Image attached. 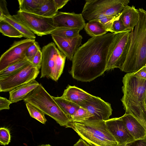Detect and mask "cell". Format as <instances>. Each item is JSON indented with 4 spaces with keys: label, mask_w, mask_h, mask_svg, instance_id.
<instances>
[{
    "label": "cell",
    "mask_w": 146,
    "mask_h": 146,
    "mask_svg": "<svg viewBox=\"0 0 146 146\" xmlns=\"http://www.w3.org/2000/svg\"><path fill=\"white\" fill-rule=\"evenodd\" d=\"M80 106L87 110L92 115L89 120L106 121L109 119L113 110L110 103L94 96Z\"/></svg>",
    "instance_id": "12"
},
{
    "label": "cell",
    "mask_w": 146,
    "mask_h": 146,
    "mask_svg": "<svg viewBox=\"0 0 146 146\" xmlns=\"http://www.w3.org/2000/svg\"><path fill=\"white\" fill-rule=\"evenodd\" d=\"M58 11L54 0H44L36 14L46 17L53 18L58 13Z\"/></svg>",
    "instance_id": "23"
},
{
    "label": "cell",
    "mask_w": 146,
    "mask_h": 146,
    "mask_svg": "<svg viewBox=\"0 0 146 146\" xmlns=\"http://www.w3.org/2000/svg\"><path fill=\"white\" fill-rule=\"evenodd\" d=\"M40 85L35 80L20 86L9 92V100L12 103L17 102L24 99Z\"/></svg>",
    "instance_id": "18"
},
{
    "label": "cell",
    "mask_w": 146,
    "mask_h": 146,
    "mask_svg": "<svg viewBox=\"0 0 146 146\" xmlns=\"http://www.w3.org/2000/svg\"><path fill=\"white\" fill-rule=\"evenodd\" d=\"M41 51L42 60L40 78L46 77L57 81L63 72L66 56L52 42L43 47Z\"/></svg>",
    "instance_id": "7"
},
{
    "label": "cell",
    "mask_w": 146,
    "mask_h": 146,
    "mask_svg": "<svg viewBox=\"0 0 146 146\" xmlns=\"http://www.w3.org/2000/svg\"><path fill=\"white\" fill-rule=\"evenodd\" d=\"M67 127L72 128L84 140L93 146H117L118 144L109 131L105 121L88 120L70 122Z\"/></svg>",
    "instance_id": "4"
},
{
    "label": "cell",
    "mask_w": 146,
    "mask_h": 146,
    "mask_svg": "<svg viewBox=\"0 0 146 146\" xmlns=\"http://www.w3.org/2000/svg\"><path fill=\"white\" fill-rule=\"evenodd\" d=\"M145 108L146 110V97L145 98Z\"/></svg>",
    "instance_id": "43"
},
{
    "label": "cell",
    "mask_w": 146,
    "mask_h": 146,
    "mask_svg": "<svg viewBox=\"0 0 146 146\" xmlns=\"http://www.w3.org/2000/svg\"></svg>",
    "instance_id": "45"
},
{
    "label": "cell",
    "mask_w": 146,
    "mask_h": 146,
    "mask_svg": "<svg viewBox=\"0 0 146 146\" xmlns=\"http://www.w3.org/2000/svg\"><path fill=\"white\" fill-rule=\"evenodd\" d=\"M4 20L13 26L23 35V37L27 39H35L36 36L22 23L13 15L3 17L0 20Z\"/></svg>",
    "instance_id": "20"
},
{
    "label": "cell",
    "mask_w": 146,
    "mask_h": 146,
    "mask_svg": "<svg viewBox=\"0 0 146 146\" xmlns=\"http://www.w3.org/2000/svg\"><path fill=\"white\" fill-rule=\"evenodd\" d=\"M40 50L38 43L36 41L27 49L25 54L26 58L31 63L34 56L38 51Z\"/></svg>",
    "instance_id": "32"
},
{
    "label": "cell",
    "mask_w": 146,
    "mask_h": 146,
    "mask_svg": "<svg viewBox=\"0 0 146 146\" xmlns=\"http://www.w3.org/2000/svg\"><path fill=\"white\" fill-rule=\"evenodd\" d=\"M117 17L112 16H102L96 18L94 20L99 21L105 27L108 32H110L112 23Z\"/></svg>",
    "instance_id": "31"
},
{
    "label": "cell",
    "mask_w": 146,
    "mask_h": 146,
    "mask_svg": "<svg viewBox=\"0 0 146 146\" xmlns=\"http://www.w3.org/2000/svg\"><path fill=\"white\" fill-rule=\"evenodd\" d=\"M135 77L142 79H146V66H143L137 72L132 73Z\"/></svg>",
    "instance_id": "38"
},
{
    "label": "cell",
    "mask_w": 146,
    "mask_h": 146,
    "mask_svg": "<svg viewBox=\"0 0 146 146\" xmlns=\"http://www.w3.org/2000/svg\"><path fill=\"white\" fill-rule=\"evenodd\" d=\"M92 116L87 110L80 107L72 116L70 121L74 122L81 123L89 120Z\"/></svg>",
    "instance_id": "28"
},
{
    "label": "cell",
    "mask_w": 146,
    "mask_h": 146,
    "mask_svg": "<svg viewBox=\"0 0 146 146\" xmlns=\"http://www.w3.org/2000/svg\"><path fill=\"white\" fill-rule=\"evenodd\" d=\"M137 23L131 31L130 44L125 61L120 69L132 73L146 65V11L138 9Z\"/></svg>",
    "instance_id": "3"
},
{
    "label": "cell",
    "mask_w": 146,
    "mask_h": 146,
    "mask_svg": "<svg viewBox=\"0 0 146 146\" xmlns=\"http://www.w3.org/2000/svg\"><path fill=\"white\" fill-rule=\"evenodd\" d=\"M23 23L31 32L38 36L50 34L56 28L52 18L18 11L13 15Z\"/></svg>",
    "instance_id": "9"
},
{
    "label": "cell",
    "mask_w": 146,
    "mask_h": 146,
    "mask_svg": "<svg viewBox=\"0 0 146 146\" xmlns=\"http://www.w3.org/2000/svg\"><path fill=\"white\" fill-rule=\"evenodd\" d=\"M44 1V0H18L19 11L36 14Z\"/></svg>",
    "instance_id": "24"
},
{
    "label": "cell",
    "mask_w": 146,
    "mask_h": 146,
    "mask_svg": "<svg viewBox=\"0 0 146 146\" xmlns=\"http://www.w3.org/2000/svg\"><path fill=\"white\" fill-rule=\"evenodd\" d=\"M54 43L59 50L70 60L73 57L81 44L82 37L80 35L73 38H64L51 35Z\"/></svg>",
    "instance_id": "15"
},
{
    "label": "cell",
    "mask_w": 146,
    "mask_h": 146,
    "mask_svg": "<svg viewBox=\"0 0 146 146\" xmlns=\"http://www.w3.org/2000/svg\"><path fill=\"white\" fill-rule=\"evenodd\" d=\"M11 140V135L9 130L5 127L0 128V144L6 145H8Z\"/></svg>",
    "instance_id": "33"
},
{
    "label": "cell",
    "mask_w": 146,
    "mask_h": 146,
    "mask_svg": "<svg viewBox=\"0 0 146 146\" xmlns=\"http://www.w3.org/2000/svg\"><path fill=\"white\" fill-rule=\"evenodd\" d=\"M129 0H87L81 14L88 21L102 16H119Z\"/></svg>",
    "instance_id": "6"
},
{
    "label": "cell",
    "mask_w": 146,
    "mask_h": 146,
    "mask_svg": "<svg viewBox=\"0 0 146 146\" xmlns=\"http://www.w3.org/2000/svg\"><path fill=\"white\" fill-rule=\"evenodd\" d=\"M31 62L25 58L9 66L0 72V78L9 75L26 66Z\"/></svg>",
    "instance_id": "27"
},
{
    "label": "cell",
    "mask_w": 146,
    "mask_h": 146,
    "mask_svg": "<svg viewBox=\"0 0 146 146\" xmlns=\"http://www.w3.org/2000/svg\"><path fill=\"white\" fill-rule=\"evenodd\" d=\"M11 15L7 7V2L5 0H0V19L3 17Z\"/></svg>",
    "instance_id": "35"
},
{
    "label": "cell",
    "mask_w": 146,
    "mask_h": 146,
    "mask_svg": "<svg viewBox=\"0 0 146 146\" xmlns=\"http://www.w3.org/2000/svg\"><path fill=\"white\" fill-rule=\"evenodd\" d=\"M12 103L6 98L0 97V110H9L10 105Z\"/></svg>",
    "instance_id": "36"
},
{
    "label": "cell",
    "mask_w": 146,
    "mask_h": 146,
    "mask_svg": "<svg viewBox=\"0 0 146 146\" xmlns=\"http://www.w3.org/2000/svg\"><path fill=\"white\" fill-rule=\"evenodd\" d=\"M38 146H52L50 144H45V145H44L42 144V145H39Z\"/></svg>",
    "instance_id": "42"
},
{
    "label": "cell",
    "mask_w": 146,
    "mask_h": 146,
    "mask_svg": "<svg viewBox=\"0 0 146 146\" xmlns=\"http://www.w3.org/2000/svg\"><path fill=\"white\" fill-rule=\"evenodd\" d=\"M120 117L128 131L135 140L146 137V128L133 116L125 113Z\"/></svg>",
    "instance_id": "16"
},
{
    "label": "cell",
    "mask_w": 146,
    "mask_h": 146,
    "mask_svg": "<svg viewBox=\"0 0 146 146\" xmlns=\"http://www.w3.org/2000/svg\"><path fill=\"white\" fill-rule=\"evenodd\" d=\"M116 34L92 37L80 46L72 60L70 74L74 79L90 82L106 71L110 50Z\"/></svg>",
    "instance_id": "1"
},
{
    "label": "cell",
    "mask_w": 146,
    "mask_h": 146,
    "mask_svg": "<svg viewBox=\"0 0 146 146\" xmlns=\"http://www.w3.org/2000/svg\"><path fill=\"white\" fill-rule=\"evenodd\" d=\"M80 31V30L77 29L57 28L52 31L50 34L64 38H71L79 36Z\"/></svg>",
    "instance_id": "25"
},
{
    "label": "cell",
    "mask_w": 146,
    "mask_h": 146,
    "mask_svg": "<svg viewBox=\"0 0 146 146\" xmlns=\"http://www.w3.org/2000/svg\"><path fill=\"white\" fill-rule=\"evenodd\" d=\"M124 25L127 29L131 31L137 24L139 18L138 9L134 6L127 5L123 9L120 15Z\"/></svg>",
    "instance_id": "19"
},
{
    "label": "cell",
    "mask_w": 146,
    "mask_h": 146,
    "mask_svg": "<svg viewBox=\"0 0 146 146\" xmlns=\"http://www.w3.org/2000/svg\"><path fill=\"white\" fill-rule=\"evenodd\" d=\"M84 29L87 33L92 37L102 36L108 32L105 27L97 20L88 21Z\"/></svg>",
    "instance_id": "21"
},
{
    "label": "cell",
    "mask_w": 146,
    "mask_h": 146,
    "mask_svg": "<svg viewBox=\"0 0 146 146\" xmlns=\"http://www.w3.org/2000/svg\"></svg>",
    "instance_id": "44"
},
{
    "label": "cell",
    "mask_w": 146,
    "mask_h": 146,
    "mask_svg": "<svg viewBox=\"0 0 146 146\" xmlns=\"http://www.w3.org/2000/svg\"><path fill=\"white\" fill-rule=\"evenodd\" d=\"M93 96L81 88L69 85L61 97L80 106L88 101Z\"/></svg>",
    "instance_id": "17"
},
{
    "label": "cell",
    "mask_w": 146,
    "mask_h": 146,
    "mask_svg": "<svg viewBox=\"0 0 146 146\" xmlns=\"http://www.w3.org/2000/svg\"><path fill=\"white\" fill-rule=\"evenodd\" d=\"M117 146H128L127 143L122 144H118Z\"/></svg>",
    "instance_id": "41"
},
{
    "label": "cell",
    "mask_w": 146,
    "mask_h": 146,
    "mask_svg": "<svg viewBox=\"0 0 146 146\" xmlns=\"http://www.w3.org/2000/svg\"><path fill=\"white\" fill-rule=\"evenodd\" d=\"M55 4L57 9L62 8L69 1V0H54Z\"/></svg>",
    "instance_id": "39"
},
{
    "label": "cell",
    "mask_w": 146,
    "mask_h": 146,
    "mask_svg": "<svg viewBox=\"0 0 146 146\" xmlns=\"http://www.w3.org/2000/svg\"><path fill=\"white\" fill-rule=\"evenodd\" d=\"M42 60V54L40 50L38 51L34 57L31 63L34 66L40 70L41 67Z\"/></svg>",
    "instance_id": "34"
},
{
    "label": "cell",
    "mask_w": 146,
    "mask_h": 146,
    "mask_svg": "<svg viewBox=\"0 0 146 146\" xmlns=\"http://www.w3.org/2000/svg\"><path fill=\"white\" fill-rule=\"evenodd\" d=\"M105 121L108 129L118 144L128 143L135 140L121 117L109 119Z\"/></svg>",
    "instance_id": "14"
},
{
    "label": "cell",
    "mask_w": 146,
    "mask_h": 146,
    "mask_svg": "<svg viewBox=\"0 0 146 146\" xmlns=\"http://www.w3.org/2000/svg\"><path fill=\"white\" fill-rule=\"evenodd\" d=\"M131 35V32L115 35L108 54L106 71L121 68L127 55Z\"/></svg>",
    "instance_id": "8"
},
{
    "label": "cell",
    "mask_w": 146,
    "mask_h": 146,
    "mask_svg": "<svg viewBox=\"0 0 146 146\" xmlns=\"http://www.w3.org/2000/svg\"><path fill=\"white\" fill-rule=\"evenodd\" d=\"M58 105L70 119L80 106L78 105L61 97L52 96Z\"/></svg>",
    "instance_id": "22"
},
{
    "label": "cell",
    "mask_w": 146,
    "mask_h": 146,
    "mask_svg": "<svg viewBox=\"0 0 146 146\" xmlns=\"http://www.w3.org/2000/svg\"><path fill=\"white\" fill-rule=\"evenodd\" d=\"M39 70L31 63L13 73L0 78V92H10L22 85L34 80L37 77Z\"/></svg>",
    "instance_id": "10"
},
{
    "label": "cell",
    "mask_w": 146,
    "mask_h": 146,
    "mask_svg": "<svg viewBox=\"0 0 146 146\" xmlns=\"http://www.w3.org/2000/svg\"><path fill=\"white\" fill-rule=\"evenodd\" d=\"M35 42V39L27 38L15 41L1 56L0 72L25 58L27 49Z\"/></svg>",
    "instance_id": "11"
},
{
    "label": "cell",
    "mask_w": 146,
    "mask_h": 146,
    "mask_svg": "<svg viewBox=\"0 0 146 146\" xmlns=\"http://www.w3.org/2000/svg\"><path fill=\"white\" fill-rule=\"evenodd\" d=\"M128 146H146V137L127 143Z\"/></svg>",
    "instance_id": "37"
},
{
    "label": "cell",
    "mask_w": 146,
    "mask_h": 146,
    "mask_svg": "<svg viewBox=\"0 0 146 146\" xmlns=\"http://www.w3.org/2000/svg\"><path fill=\"white\" fill-rule=\"evenodd\" d=\"M131 31L127 29L125 26L120 15L112 23L110 32L117 34Z\"/></svg>",
    "instance_id": "30"
},
{
    "label": "cell",
    "mask_w": 146,
    "mask_h": 146,
    "mask_svg": "<svg viewBox=\"0 0 146 146\" xmlns=\"http://www.w3.org/2000/svg\"><path fill=\"white\" fill-rule=\"evenodd\" d=\"M36 107L54 119L60 126L67 127L70 119L63 112L41 84L31 92L23 100Z\"/></svg>",
    "instance_id": "5"
},
{
    "label": "cell",
    "mask_w": 146,
    "mask_h": 146,
    "mask_svg": "<svg viewBox=\"0 0 146 146\" xmlns=\"http://www.w3.org/2000/svg\"><path fill=\"white\" fill-rule=\"evenodd\" d=\"M74 146H90V145L82 139H80Z\"/></svg>",
    "instance_id": "40"
},
{
    "label": "cell",
    "mask_w": 146,
    "mask_h": 146,
    "mask_svg": "<svg viewBox=\"0 0 146 146\" xmlns=\"http://www.w3.org/2000/svg\"><path fill=\"white\" fill-rule=\"evenodd\" d=\"M0 32L3 35L9 37L19 38L23 37L20 32L4 20L0 21Z\"/></svg>",
    "instance_id": "26"
},
{
    "label": "cell",
    "mask_w": 146,
    "mask_h": 146,
    "mask_svg": "<svg viewBox=\"0 0 146 146\" xmlns=\"http://www.w3.org/2000/svg\"><path fill=\"white\" fill-rule=\"evenodd\" d=\"M52 18L56 28L77 29L81 30L86 24L81 13L58 12Z\"/></svg>",
    "instance_id": "13"
},
{
    "label": "cell",
    "mask_w": 146,
    "mask_h": 146,
    "mask_svg": "<svg viewBox=\"0 0 146 146\" xmlns=\"http://www.w3.org/2000/svg\"><path fill=\"white\" fill-rule=\"evenodd\" d=\"M27 110L30 116L41 123L45 124L47 120L44 113L38 108L28 103H25Z\"/></svg>",
    "instance_id": "29"
},
{
    "label": "cell",
    "mask_w": 146,
    "mask_h": 146,
    "mask_svg": "<svg viewBox=\"0 0 146 146\" xmlns=\"http://www.w3.org/2000/svg\"><path fill=\"white\" fill-rule=\"evenodd\" d=\"M121 99L125 113L135 117L146 128V79L127 73L123 78Z\"/></svg>",
    "instance_id": "2"
}]
</instances>
